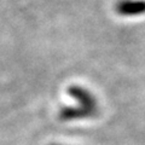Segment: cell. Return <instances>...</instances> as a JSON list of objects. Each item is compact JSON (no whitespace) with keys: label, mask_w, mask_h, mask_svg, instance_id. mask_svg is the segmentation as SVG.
Listing matches in <instances>:
<instances>
[{"label":"cell","mask_w":145,"mask_h":145,"mask_svg":"<svg viewBox=\"0 0 145 145\" xmlns=\"http://www.w3.org/2000/svg\"><path fill=\"white\" fill-rule=\"evenodd\" d=\"M51 145H61V144H51Z\"/></svg>","instance_id":"cell-3"},{"label":"cell","mask_w":145,"mask_h":145,"mask_svg":"<svg viewBox=\"0 0 145 145\" xmlns=\"http://www.w3.org/2000/svg\"><path fill=\"white\" fill-rule=\"evenodd\" d=\"M115 11L123 17L145 15V0H119L115 4Z\"/></svg>","instance_id":"cell-2"},{"label":"cell","mask_w":145,"mask_h":145,"mask_svg":"<svg viewBox=\"0 0 145 145\" xmlns=\"http://www.w3.org/2000/svg\"><path fill=\"white\" fill-rule=\"evenodd\" d=\"M68 93L78 102V104L61 109L59 119L62 121L84 120L97 115L98 102L88 89L84 88L82 86L71 85L68 87Z\"/></svg>","instance_id":"cell-1"}]
</instances>
